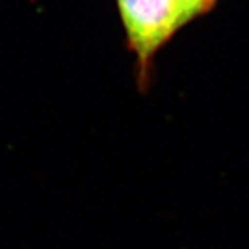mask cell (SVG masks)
I'll return each instance as SVG.
<instances>
[{
  "mask_svg": "<svg viewBox=\"0 0 249 249\" xmlns=\"http://www.w3.org/2000/svg\"><path fill=\"white\" fill-rule=\"evenodd\" d=\"M181 25L187 24L193 18L208 13L214 4V0H176Z\"/></svg>",
  "mask_w": 249,
  "mask_h": 249,
  "instance_id": "obj_2",
  "label": "cell"
},
{
  "mask_svg": "<svg viewBox=\"0 0 249 249\" xmlns=\"http://www.w3.org/2000/svg\"><path fill=\"white\" fill-rule=\"evenodd\" d=\"M126 40L136 55L137 80L150 82L155 54L181 28L176 0H116Z\"/></svg>",
  "mask_w": 249,
  "mask_h": 249,
  "instance_id": "obj_1",
  "label": "cell"
}]
</instances>
